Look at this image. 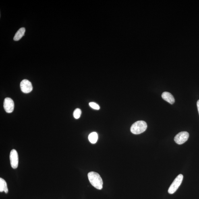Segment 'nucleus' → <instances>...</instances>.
Instances as JSON below:
<instances>
[{
    "mask_svg": "<svg viewBox=\"0 0 199 199\" xmlns=\"http://www.w3.org/2000/svg\"><path fill=\"white\" fill-rule=\"evenodd\" d=\"M89 140L92 144L96 143L98 140V135L96 132L91 133L89 136Z\"/></svg>",
    "mask_w": 199,
    "mask_h": 199,
    "instance_id": "11",
    "label": "nucleus"
},
{
    "mask_svg": "<svg viewBox=\"0 0 199 199\" xmlns=\"http://www.w3.org/2000/svg\"><path fill=\"white\" fill-rule=\"evenodd\" d=\"M20 87L21 90L25 93H28L32 91V83L29 81L24 80L20 83Z\"/></svg>",
    "mask_w": 199,
    "mask_h": 199,
    "instance_id": "6",
    "label": "nucleus"
},
{
    "mask_svg": "<svg viewBox=\"0 0 199 199\" xmlns=\"http://www.w3.org/2000/svg\"><path fill=\"white\" fill-rule=\"evenodd\" d=\"M26 30L24 28H21L18 30L16 34H15L13 39L15 41H18L20 40L21 38L24 35V33Z\"/></svg>",
    "mask_w": 199,
    "mask_h": 199,
    "instance_id": "9",
    "label": "nucleus"
},
{
    "mask_svg": "<svg viewBox=\"0 0 199 199\" xmlns=\"http://www.w3.org/2000/svg\"><path fill=\"white\" fill-rule=\"evenodd\" d=\"M183 179V175L181 174L179 175L176 177L168 190L169 194H173L177 190L182 182Z\"/></svg>",
    "mask_w": 199,
    "mask_h": 199,
    "instance_id": "3",
    "label": "nucleus"
},
{
    "mask_svg": "<svg viewBox=\"0 0 199 199\" xmlns=\"http://www.w3.org/2000/svg\"><path fill=\"white\" fill-rule=\"evenodd\" d=\"M197 106L198 110L199 115V100H198L197 102Z\"/></svg>",
    "mask_w": 199,
    "mask_h": 199,
    "instance_id": "14",
    "label": "nucleus"
},
{
    "mask_svg": "<svg viewBox=\"0 0 199 199\" xmlns=\"http://www.w3.org/2000/svg\"><path fill=\"white\" fill-rule=\"evenodd\" d=\"M88 177L91 184L95 188L100 190L103 188V180L98 173L90 172L88 174Z\"/></svg>",
    "mask_w": 199,
    "mask_h": 199,
    "instance_id": "1",
    "label": "nucleus"
},
{
    "mask_svg": "<svg viewBox=\"0 0 199 199\" xmlns=\"http://www.w3.org/2000/svg\"><path fill=\"white\" fill-rule=\"evenodd\" d=\"M162 97L163 99L171 104L175 103V99L173 96L168 92H164L162 93Z\"/></svg>",
    "mask_w": 199,
    "mask_h": 199,
    "instance_id": "8",
    "label": "nucleus"
},
{
    "mask_svg": "<svg viewBox=\"0 0 199 199\" xmlns=\"http://www.w3.org/2000/svg\"><path fill=\"white\" fill-rule=\"evenodd\" d=\"M10 160L11 167L13 169H17L19 165V156L16 150H11L10 154Z\"/></svg>",
    "mask_w": 199,
    "mask_h": 199,
    "instance_id": "4",
    "label": "nucleus"
},
{
    "mask_svg": "<svg viewBox=\"0 0 199 199\" xmlns=\"http://www.w3.org/2000/svg\"><path fill=\"white\" fill-rule=\"evenodd\" d=\"M189 137L188 132L183 131L178 134L174 138L175 142L179 145L183 144L188 140Z\"/></svg>",
    "mask_w": 199,
    "mask_h": 199,
    "instance_id": "5",
    "label": "nucleus"
},
{
    "mask_svg": "<svg viewBox=\"0 0 199 199\" xmlns=\"http://www.w3.org/2000/svg\"><path fill=\"white\" fill-rule=\"evenodd\" d=\"M3 191L7 194L8 192V190L6 181L5 180L1 178H0V192H2Z\"/></svg>",
    "mask_w": 199,
    "mask_h": 199,
    "instance_id": "10",
    "label": "nucleus"
},
{
    "mask_svg": "<svg viewBox=\"0 0 199 199\" xmlns=\"http://www.w3.org/2000/svg\"><path fill=\"white\" fill-rule=\"evenodd\" d=\"M81 114H82V111L80 109H76L75 110L74 112H73V116L75 119H79L80 117Z\"/></svg>",
    "mask_w": 199,
    "mask_h": 199,
    "instance_id": "12",
    "label": "nucleus"
},
{
    "mask_svg": "<svg viewBox=\"0 0 199 199\" xmlns=\"http://www.w3.org/2000/svg\"><path fill=\"white\" fill-rule=\"evenodd\" d=\"M89 104L90 107L94 109L98 110L100 109L99 106L94 102H90L89 103Z\"/></svg>",
    "mask_w": 199,
    "mask_h": 199,
    "instance_id": "13",
    "label": "nucleus"
},
{
    "mask_svg": "<svg viewBox=\"0 0 199 199\" xmlns=\"http://www.w3.org/2000/svg\"><path fill=\"white\" fill-rule=\"evenodd\" d=\"M147 128V124L143 121H139L133 123L131 127V132L134 134H140L144 132Z\"/></svg>",
    "mask_w": 199,
    "mask_h": 199,
    "instance_id": "2",
    "label": "nucleus"
},
{
    "mask_svg": "<svg viewBox=\"0 0 199 199\" xmlns=\"http://www.w3.org/2000/svg\"><path fill=\"white\" fill-rule=\"evenodd\" d=\"M3 107L7 113H12L14 109V102L11 98H5L4 101Z\"/></svg>",
    "mask_w": 199,
    "mask_h": 199,
    "instance_id": "7",
    "label": "nucleus"
}]
</instances>
